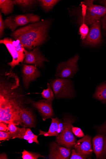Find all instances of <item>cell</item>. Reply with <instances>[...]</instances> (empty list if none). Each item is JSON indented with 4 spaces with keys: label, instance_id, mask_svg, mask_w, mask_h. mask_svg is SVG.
Instances as JSON below:
<instances>
[{
    "label": "cell",
    "instance_id": "8992f818",
    "mask_svg": "<svg viewBox=\"0 0 106 159\" xmlns=\"http://www.w3.org/2000/svg\"><path fill=\"white\" fill-rule=\"evenodd\" d=\"M74 121V120L71 118H64L63 129L56 137V142L59 145L63 146L70 150L74 148L77 140L71 129Z\"/></svg>",
    "mask_w": 106,
    "mask_h": 159
},
{
    "label": "cell",
    "instance_id": "5bb4252c",
    "mask_svg": "<svg viewBox=\"0 0 106 159\" xmlns=\"http://www.w3.org/2000/svg\"><path fill=\"white\" fill-rule=\"evenodd\" d=\"M32 106L40 113L44 121L52 118L54 116V112L52 105L50 104L47 100L43 99L37 102L30 100Z\"/></svg>",
    "mask_w": 106,
    "mask_h": 159
},
{
    "label": "cell",
    "instance_id": "8fae6325",
    "mask_svg": "<svg viewBox=\"0 0 106 159\" xmlns=\"http://www.w3.org/2000/svg\"><path fill=\"white\" fill-rule=\"evenodd\" d=\"M100 25L99 20L95 21L91 25L87 36L83 40L84 44L95 47L100 44L102 40Z\"/></svg>",
    "mask_w": 106,
    "mask_h": 159
},
{
    "label": "cell",
    "instance_id": "4dcf8cb0",
    "mask_svg": "<svg viewBox=\"0 0 106 159\" xmlns=\"http://www.w3.org/2000/svg\"><path fill=\"white\" fill-rule=\"evenodd\" d=\"M3 123H0V131L8 132L9 131L8 126Z\"/></svg>",
    "mask_w": 106,
    "mask_h": 159
},
{
    "label": "cell",
    "instance_id": "ba28073f",
    "mask_svg": "<svg viewBox=\"0 0 106 159\" xmlns=\"http://www.w3.org/2000/svg\"><path fill=\"white\" fill-rule=\"evenodd\" d=\"M79 59V55L77 54L67 61L60 63L56 68V78L69 79L73 78L79 70L77 63Z\"/></svg>",
    "mask_w": 106,
    "mask_h": 159
},
{
    "label": "cell",
    "instance_id": "ac0fdd59",
    "mask_svg": "<svg viewBox=\"0 0 106 159\" xmlns=\"http://www.w3.org/2000/svg\"><path fill=\"white\" fill-rule=\"evenodd\" d=\"M8 127L11 134L10 139L16 138L24 139L26 130L25 127L20 128L12 122L8 124Z\"/></svg>",
    "mask_w": 106,
    "mask_h": 159
},
{
    "label": "cell",
    "instance_id": "52a82bcc",
    "mask_svg": "<svg viewBox=\"0 0 106 159\" xmlns=\"http://www.w3.org/2000/svg\"><path fill=\"white\" fill-rule=\"evenodd\" d=\"M96 129L97 134L92 139L94 152L97 159H106V121Z\"/></svg>",
    "mask_w": 106,
    "mask_h": 159
},
{
    "label": "cell",
    "instance_id": "6da1fadb",
    "mask_svg": "<svg viewBox=\"0 0 106 159\" xmlns=\"http://www.w3.org/2000/svg\"><path fill=\"white\" fill-rule=\"evenodd\" d=\"M27 100L20 84L19 77L13 72L6 71L0 78V123L22 124L20 112L26 107Z\"/></svg>",
    "mask_w": 106,
    "mask_h": 159
},
{
    "label": "cell",
    "instance_id": "83f0119b",
    "mask_svg": "<svg viewBox=\"0 0 106 159\" xmlns=\"http://www.w3.org/2000/svg\"><path fill=\"white\" fill-rule=\"evenodd\" d=\"M87 158L78 153L75 149L71 150L70 159H85Z\"/></svg>",
    "mask_w": 106,
    "mask_h": 159
},
{
    "label": "cell",
    "instance_id": "d4e9b609",
    "mask_svg": "<svg viewBox=\"0 0 106 159\" xmlns=\"http://www.w3.org/2000/svg\"><path fill=\"white\" fill-rule=\"evenodd\" d=\"M38 136L34 134L30 128H27L26 130L25 134L24 139L27 140H32L34 142L39 144V142L38 140Z\"/></svg>",
    "mask_w": 106,
    "mask_h": 159
},
{
    "label": "cell",
    "instance_id": "4fadbf2b",
    "mask_svg": "<svg viewBox=\"0 0 106 159\" xmlns=\"http://www.w3.org/2000/svg\"><path fill=\"white\" fill-rule=\"evenodd\" d=\"M91 139V137L86 135L77 141L74 147L76 151L87 158L91 156L93 151Z\"/></svg>",
    "mask_w": 106,
    "mask_h": 159
},
{
    "label": "cell",
    "instance_id": "d6a6232c",
    "mask_svg": "<svg viewBox=\"0 0 106 159\" xmlns=\"http://www.w3.org/2000/svg\"><path fill=\"white\" fill-rule=\"evenodd\" d=\"M0 159H7L8 157L7 155L5 153L1 154V155H0Z\"/></svg>",
    "mask_w": 106,
    "mask_h": 159
},
{
    "label": "cell",
    "instance_id": "ffe728a7",
    "mask_svg": "<svg viewBox=\"0 0 106 159\" xmlns=\"http://www.w3.org/2000/svg\"><path fill=\"white\" fill-rule=\"evenodd\" d=\"M15 4L13 1L11 0H1L0 8L1 11L5 15H8L12 13Z\"/></svg>",
    "mask_w": 106,
    "mask_h": 159
},
{
    "label": "cell",
    "instance_id": "2e32d148",
    "mask_svg": "<svg viewBox=\"0 0 106 159\" xmlns=\"http://www.w3.org/2000/svg\"><path fill=\"white\" fill-rule=\"evenodd\" d=\"M20 116L25 128H35V121L32 112L28 107L21 109L20 112Z\"/></svg>",
    "mask_w": 106,
    "mask_h": 159
},
{
    "label": "cell",
    "instance_id": "44dd1931",
    "mask_svg": "<svg viewBox=\"0 0 106 159\" xmlns=\"http://www.w3.org/2000/svg\"><path fill=\"white\" fill-rule=\"evenodd\" d=\"M60 1L58 0H39V4L45 11H48L52 9Z\"/></svg>",
    "mask_w": 106,
    "mask_h": 159
},
{
    "label": "cell",
    "instance_id": "cb8c5ba5",
    "mask_svg": "<svg viewBox=\"0 0 106 159\" xmlns=\"http://www.w3.org/2000/svg\"><path fill=\"white\" fill-rule=\"evenodd\" d=\"M23 159H37L39 157H44L40 153L28 152L24 150L22 152Z\"/></svg>",
    "mask_w": 106,
    "mask_h": 159
},
{
    "label": "cell",
    "instance_id": "f1b7e54d",
    "mask_svg": "<svg viewBox=\"0 0 106 159\" xmlns=\"http://www.w3.org/2000/svg\"><path fill=\"white\" fill-rule=\"evenodd\" d=\"M6 28L4 21L2 18L1 13H0V36L1 38L4 34V30Z\"/></svg>",
    "mask_w": 106,
    "mask_h": 159
},
{
    "label": "cell",
    "instance_id": "f546056e",
    "mask_svg": "<svg viewBox=\"0 0 106 159\" xmlns=\"http://www.w3.org/2000/svg\"><path fill=\"white\" fill-rule=\"evenodd\" d=\"M10 137L11 134L10 132L0 131V140H8L10 139Z\"/></svg>",
    "mask_w": 106,
    "mask_h": 159
},
{
    "label": "cell",
    "instance_id": "e0dca14e",
    "mask_svg": "<svg viewBox=\"0 0 106 159\" xmlns=\"http://www.w3.org/2000/svg\"><path fill=\"white\" fill-rule=\"evenodd\" d=\"M52 123L50 127L49 130L47 132L39 130V135H43L45 137L55 136L57 137L61 133L59 129V124L61 120L57 118H52Z\"/></svg>",
    "mask_w": 106,
    "mask_h": 159
},
{
    "label": "cell",
    "instance_id": "30bf717a",
    "mask_svg": "<svg viewBox=\"0 0 106 159\" xmlns=\"http://www.w3.org/2000/svg\"><path fill=\"white\" fill-rule=\"evenodd\" d=\"M24 52L25 54L24 64L33 65L37 67L41 68L43 67L44 61L49 62L42 54L39 47L30 51L25 48Z\"/></svg>",
    "mask_w": 106,
    "mask_h": 159
},
{
    "label": "cell",
    "instance_id": "9c48e42d",
    "mask_svg": "<svg viewBox=\"0 0 106 159\" xmlns=\"http://www.w3.org/2000/svg\"><path fill=\"white\" fill-rule=\"evenodd\" d=\"M40 17L34 13H26L22 15H14L7 18L4 20L6 28L13 32L17 27L30 23H34L40 21Z\"/></svg>",
    "mask_w": 106,
    "mask_h": 159
},
{
    "label": "cell",
    "instance_id": "7c38bea8",
    "mask_svg": "<svg viewBox=\"0 0 106 159\" xmlns=\"http://www.w3.org/2000/svg\"><path fill=\"white\" fill-rule=\"evenodd\" d=\"M22 81L25 88L28 89L31 83L40 76V71L33 65L24 64L22 66Z\"/></svg>",
    "mask_w": 106,
    "mask_h": 159
},
{
    "label": "cell",
    "instance_id": "d6986e66",
    "mask_svg": "<svg viewBox=\"0 0 106 159\" xmlns=\"http://www.w3.org/2000/svg\"><path fill=\"white\" fill-rule=\"evenodd\" d=\"M93 97L106 104V81L97 86Z\"/></svg>",
    "mask_w": 106,
    "mask_h": 159
},
{
    "label": "cell",
    "instance_id": "1f68e13d",
    "mask_svg": "<svg viewBox=\"0 0 106 159\" xmlns=\"http://www.w3.org/2000/svg\"><path fill=\"white\" fill-rule=\"evenodd\" d=\"M103 29L106 31V14L101 20Z\"/></svg>",
    "mask_w": 106,
    "mask_h": 159
},
{
    "label": "cell",
    "instance_id": "7402d4cb",
    "mask_svg": "<svg viewBox=\"0 0 106 159\" xmlns=\"http://www.w3.org/2000/svg\"><path fill=\"white\" fill-rule=\"evenodd\" d=\"M47 86V89L43 90L41 94L43 98L47 99V102L52 105L53 101L55 98L54 93L49 83H48Z\"/></svg>",
    "mask_w": 106,
    "mask_h": 159
},
{
    "label": "cell",
    "instance_id": "277c9868",
    "mask_svg": "<svg viewBox=\"0 0 106 159\" xmlns=\"http://www.w3.org/2000/svg\"><path fill=\"white\" fill-rule=\"evenodd\" d=\"M1 44L4 45L12 57V61L8 63L12 69L23 62L25 58V48L18 40L5 38L0 41Z\"/></svg>",
    "mask_w": 106,
    "mask_h": 159
},
{
    "label": "cell",
    "instance_id": "7a4b0ae2",
    "mask_svg": "<svg viewBox=\"0 0 106 159\" xmlns=\"http://www.w3.org/2000/svg\"><path fill=\"white\" fill-rule=\"evenodd\" d=\"M51 24L49 20H42L19 28L10 35L25 49L32 50L46 41Z\"/></svg>",
    "mask_w": 106,
    "mask_h": 159
},
{
    "label": "cell",
    "instance_id": "4316f807",
    "mask_svg": "<svg viewBox=\"0 0 106 159\" xmlns=\"http://www.w3.org/2000/svg\"><path fill=\"white\" fill-rule=\"evenodd\" d=\"M71 129L73 134L79 138L83 137L84 136L83 132L80 128L72 126Z\"/></svg>",
    "mask_w": 106,
    "mask_h": 159
},
{
    "label": "cell",
    "instance_id": "3957f363",
    "mask_svg": "<svg viewBox=\"0 0 106 159\" xmlns=\"http://www.w3.org/2000/svg\"><path fill=\"white\" fill-rule=\"evenodd\" d=\"M94 1H85L81 3L82 16L80 22L86 25H91L95 21L106 14V1H104L105 7L94 5Z\"/></svg>",
    "mask_w": 106,
    "mask_h": 159
},
{
    "label": "cell",
    "instance_id": "9a60e30c",
    "mask_svg": "<svg viewBox=\"0 0 106 159\" xmlns=\"http://www.w3.org/2000/svg\"><path fill=\"white\" fill-rule=\"evenodd\" d=\"M70 149L60 146L55 142L51 143L49 159H68L70 158Z\"/></svg>",
    "mask_w": 106,
    "mask_h": 159
},
{
    "label": "cell",
    "instance_id": "484cf974",
    "mask_svg": "<svg viewBox=\"0 0 106 159\" xmlns=\"http://www.w3.org/2000/svg\"><path fill=\"white\" fill-rule=\"evenodd\" d=\"M89 31V29L87 25L84 23H82L79 28V32L81 35V39L83 40L86 37Z\"/></svg>",
    "mask_w": 106,
    "mask_h": 159
},
{
    "label": "cell",
    "instance_id": "5b68a950",
    "mask_svg": "<svg viewBox=\"0 0 106 159\" xmlns=\"http://www.w3.org/2000/svg\"><path fill=\"white\" fill-rule=\"evenodd\" d=\"M49 82L56 98L73 97L75 93L74 85L69 79L56 78L50 80Z\"/></svg>",
    "mask_w": 106,
    "mask_h": 159
},
{
    "label": "cell",
    "instance_id": "603a6c76",
    "mask_svg": "<svg viewBox=\"0 0 106 159\" xmlns=\"http://www.w3.org/2000/svg\"><path fill=\"white\" fill-rule=\"evenodd\" d=\"M15 5H18L22 7L25 8L31 7L37 3L39 1L34 0H14Z\"/></svg>",
    "mask_w": 106,
    "mask_h": 159
}]
</instances>
